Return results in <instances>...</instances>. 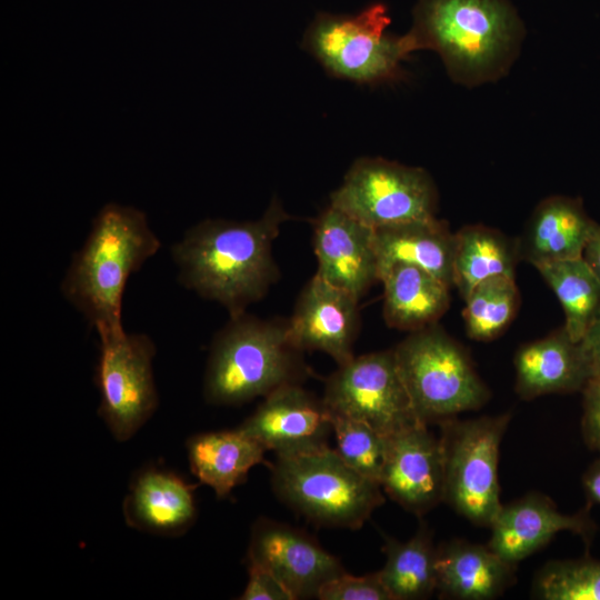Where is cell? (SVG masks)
I'll use <instances>...</instances> for the list:
<instances>
[{"label": "cell", "instance_id": "cell-18", "mask_svg": "<svg viewBox=\"0 0 600 600\" xmlns=\"http://www.w3.org/2000/svg\"><path fill=\"white\" fill-rule=\"evenodd\" d=\"M516 391L524 400L582 391L592 378L580 342L562 327L516 353Z\"/></svg>", "mask_w": 600, "mask_h": 600}, {"label": "cell", "instance_id": "cell-17", "mask_svg": "<svg viewBox=\"0 0 600 600\" xmlns=\"http://www.w3.org/2000/svg\"><path fill=\"white\" fill-rule=\"evenodd\" d=\"M490 528L488 546L512 564L534 553L561 531H570L586 541L594 533V523L586 510L563 513L549 498L537 493L502 506Z\"/></svg>", "mask_w": 600, "mask_h": 600}, {"label": "cell", "instance_id": "cell-27", "mask_svg": "<svg viewBox=\"0 0 600 600\" xmlns=\"http://www.w3.org/2000/svg\"><path fill=\"white\" fill-rule=\"evenodd\" d=\"M557 296L564 312V328L580 341L600 316V279L583 257L536 267Z\"/></svg>", "mask_w": 600, "mask_h": 600}, {"label": "cell", "instance_id": "cell-1", "mask_svg": "<svg viewBox=\"0 0 600 600\" xmlns=\"http://www.w3.org/2000/svg\"><path fill=\"white\" fill-rule=\"evenodd\" d=\"M290 219L273 198L257 220L206 219L171 247L180 283L234 317L261 300L280 278L273 241Z\"/></svg>", "mask_w": 600, "mask_h": 600}, {"label": "cell", "instance_id": "cell-12", "mask_svg": "<svg viewBox=\"0 0 600 600\" xmlns=\"http://www.w3.org/2000/svg\"><path fill=\"white\" fill-rule=\"evenodd\" d=\"M247 559L274 576L293 600L317 598L326 583L346 572L304 531L266 518L252 526Z\"/></svg>", "mask_w": 600, "mask_h": 600}, {"label": "cell", "instance_id": "cell-34", "mask_svg": "<svg viewBox=\"0 0 600 600\" xmlns=\"http://www.w3.org/2000/svg\"><path fill=\"white\" fill-rule=\"evenodd\" d=\"M592 378H600V316L579 341Z\"/></svg>", "mask_w": 600, "mask_h": 600}, {"label": "cell", "instance_id": "cell-36", "mask_svg": "<svg viewBox=\"0 0 600 600\" xmlns=\"http://www.w3.org/2000/svg\"><path fill=\"white\" fill-rule=\"evenodd\" d=\"M582 257L600 279V224L594 226Z\"/></svg>", "mask_w": 600, "mask_h": 600}, {"label": "cell", "instance_id": "cell-6", "mask_svg": "<svg viewBox=\"0 0 600 600\" xmlns=\"http://www.w3.org/2000/svg\"><path fill=\"white\" fill-rule=\"evenodd\" d=\"M390 23L382 2L352 14L319 12L303 34L302 48L334 78L361 86L396 81L412 52L404 34L388 33Z\"/></svg>", "mask_w": 600, "mask_h": 600}, {"label": "cell", "instance_id": "cell-25", "mask_svg": "<svg viewBox=\"0 0 600 600\" xmlns=\"http://www.w3.org/2000/svg\"><path fill=\"white\" fill-rule=\"evenodd\" d=\"M519 261L517 238L482 224L464 226L454 232L453 287L463 300L486 279L514 278Z\"/></svg>", "mask_w": 600, "mask_h": 600}, {"label": "cell", "instance_id": "cell-2", "mask_svg": "<svg viewBox=\"0 0 600 600\" xmlns=\"http://www.w3.org/2000/svg\"><path fill=\"white\" fill-rule=\"evenodd\" d=\"M523 34L510 0H417L404 37L411 52H437L453 81L472 87L506 74Z\"/></svg>", "mask_w": 600, "mask_h": 600}, {"label": "cell", "instance_id": "cell-8", "mask_svg": "<svg viewBox=\"0 0 600 600\" xmlns=\"http://www.w3.org/2000/svg\"><path fill=\"white\" fill-rule=\"evenodd\" d=\"M510 414L442 421L443 501L479 527H490L502 508L499 449Z\"/></svg>", "mask_w": 600, "mask_h": 600}, {"label": "cell", "instance_id": "cell-21", "mask_svg": "<svg viewBox=\"0 0 600 600\" xmlns=\"http://www.w3.org/2000/svg\"><path fill=\"white\" fill-rule=\"evenodd\" d=\"M437 590L459 600H490L514 582V564L490 547L452 540L437 548Z\"/></svg>", "mask_w": 600, "mask_h": 600}, {"label": "cell", "instance_id": "cell-15", "mask_svg": "<svg viewBox=\"0 0 600 600\" xmlns=\"http://www.w3.org/2000/svg\"><path fill=\"white\" fill-rule=\"evenodd\" d=\"M359 299L314 274L301 290L288 319L292 343L302 352L321 351L338 366L350 361L360 328Z\"/></svg>", "mask_w": 600, "mask_h": 600}, {"label": "cell", "instance_id": "cell-30", "mask_svg": "<svg viewBox=\"0 0 600 600\" xmlns=\"http://www.w3.org/2000/svg\"><path fill=\"white\" fill-rule=\"evenodd\" d=\"M331 419L338 454L353 470L379 482L387 437L361 421L332 414Z\"/></svg>", "mask_w": 600, "mask_h": 600}, {"label": "cell", "instance_id": "cell-35", "mask_svg": "<svg viewBox=\"0 0 600 600\" xmlns=\"http://www.w3.org/2000/svg\"><path fill=\"white\" fill-rule=\"evenodd\" d=\"M582 483L587 498L600 504V457L584 472Z\"/></svg>", "mask_w": 600, "mask_h": 600}, {"label": "cell", "instance_id": "cell-22", "mask_svg": "<svg viewBox=\"0 0 600 600\" xmlns=\"http://www.w3.org/2000/svg\"><path fill=\"white\" fill-rule=\"evenodd\" d=\"M380 276L394 263L420 267L453 287L454 232L436 217L373 229Z\"/></svg>", "mask_w": 600, "mask_h": 600}, {"label": "cell", "instance_id": "cell-9", "mask_svg": "<svg viewBox=\"0 0 600 600\" xmlns=\"http://www.w3.org/2000/svg\"><path fill=\"white\" fill-rule=\"evenodd\" d=\"M329 204L374 229L436 217L438 192L422 168L363 157L351 164Z\"/></svg>", "mask_w": 600, "mask_h": 600}, {"label": "cell", "instance_id": "cell-24", "mask_svg": "<svg viewBox=\"0 0 600 600\" xmlns=\"http://www.w3.org/2000/svg\"><path fill=\"white\" fill-rule=\"evenodd\" d=\"M187 451L192 473L223 498L263 461L267 449L237 427L192 436Z\"/></svg>", "mask_w": 600, "mask_h": 600}, {"label": "cell", "instance_id": "cell-4", "mask_svg": "<svg viewBox=\"0 0 600 600\" xmlns=\"http://www.w3.org/2000/svg\"><path fill=\"white\" fill-rule=\"evenodd\" d=\"M302 351L291 341L288 319H261L246 312L229 317L214 336L203 394L216 406H239L310 374Z\"/></svg>", "mask_w": 600, "mask_h": 600}, {"label": "cell", "instance_id": "cell-29", "mask_svg": "<svg viewBox=\"0 0 600 600\" xmlns=\"http://www.w3.org/2000/svg\"><path fill=\"white\" fill-rule=\"evenodd\" d=\"M532 596L541 600H600V560L584 557L548 562L536 576Z\"/></svg>", "mask_w": 600, "mask_h": 600}, {"label": "cell", "instance_id": "cell-26", "mask_svg": "<svg viewBox=\"0 0 600 600\" xmlns=\"http://www.w3.org/2000/svg\"><path fill=\"white\" fill-rule=\"evenodd\" d=\"M383 552L378 573L392 600L426 599L437 590V548L426 523L407 541L386 537Z\"/></svg>", "mask_w": 600, "mask_h": 600}, {"label": "cell", "instance_id": "cell-16", "mask_svg": "<svg viewBox=\"0 0 600 600\" xmlns=\"http://www.w3.org/2000/svg\"><path fill=\"white\" fill-rule=\"evenodd\" d=\"M316 274L359 300L379 280L373 228L328 206L313 220Z\"/></svg>", "mask_w": 600, "mask_h": 600}, {"label": "cell", "instance_id": "cell-10", "mask_svg": "<svg viewBox=\"0 0 600 600\" xmlns=\"http://www.w3.org/2000/svg\"><path fill=\"white\" fill-rule=\"evenodd\" d=\"M98 336V411L112 436L118 441H127L158 407L152 370L156 344L148 334L127 333L124 329L99 332Z\"/></svg>", "mask_w": 600, "mask_h": 600}, {"label": "cell", "instance_id": "cell-23", "mask_svg": "<svg viewBox=\"0 0 600 600\" xmlns=\"http://www.w3.org/2000/svg\"><path fill=\"white\" fill-rule=\"evenodd\" d=\"M383 319L390 328L408 332L437 323L450 303L447 283L427 270L394 263L381 276Z\"/></svg>", "mask_w": 600, "mask_h": 600}, {"label": "cell", "instance_id": "cell-31", "mask_svg": "<svg viewBox=\"0 0 600 600\" xmlns=\"http://www.w3.org/2000/svg\"><path fill=\"white\" fill-rule=\"evenodd\" d=\"M320 600H392L378 572L351 576L347 571L326 583Z\"/></svg>", "mask_w": 600, "mask_h": 600}, {"label": "cell", "instance_id": "cell-19", "mask_svg": "<svg viewBox=\"0 0 600 600\" xmlns=\"http://www.w3.org/2000/svg\"><path fill=\"white\" fill-rule=\"evenodd\" d=\"M128 526L160 536H177L196 519L193 487L172 471L156 467L140 470L123 501Z\"/></svg>", "mask_w": 600, "mask_h": 600}, {"label": "cell", "instance_id": "cell-32", "mask_svg": "<svg viewBox=\"0 0 600 600\" xmlns=\"http://www.w3.org/2000/svg\"><path fill=\"white\" fill-rule=\"evenodd\" d=\"M249 579L239 597L241 600H293L281 582L269 571L248 564Z\"/></svg>", "mask_w": 600, "mask_h": 600}, {"label": "cell", "instance_id": "cell-7", "mask_svg": "<svg viewBox=\"0 0 600 600\" xmlns=\"http://www.w3.org/2000/svg\"><path fill=\"white\" fill-rule=\"evenodd\" d=\"M392 350L420 422L441 423L489 400L468 353L437 323L409 332Z\"/></svg>", "mask_w": 600, "mask_h": 600}, {"label": "cell", "instance_id": "cell-3", "mask_svg": "<svg viewBox=\"0 0 600 600\" xmlns=\"http://www.w3.org/2000/svg\"><path fill=\"white\" fill-rule=\"evenodd\" d=\"M160 247L142 210L106 203L72 256L60 290L97 333L121 330L126 283Z\"/></svg>", "mask_w": 600, "mask_h": 600}, {"label": "cell", "instance_id": "cell-33", "mask_svg": "<svg viewBox=\"0 0 600 600\" xmlns=\"http://www.w3.org/2000/svg\"><path fill=\"white\" fill-rule=\"evenodd\" d=\"M582 393V436L587 446L600 453V378H591Z\"/></svg>", "mask_w": 600, "mask_h": 600}, {"label": "cell", "instance_id": "cell-11", "mask_svg": "<svg viewBox=\"0 0 600 600\" xmlns=\"http://www.w3.org/2000/svg\"><path fill=\"white\" fill-rule=\"evenodd\" d=\"M322 401L332 416L361 421L384 437L420 423L392 349L338 366L326 380Z\"/></svg>", "mask_w": 600, "mask_h": 600}, {"label": "cell", "instance_id": "cell-14", "mask_svg": "<svg viewBox=\"0 0 600 600\" xmlns=\"http://www.w3.org/2000/svg\"><path fill=\"white\" fill-rule=\"evenodd\" d=\"M379 483L393 501L416 516L437 507L443 501L444 487L440 438L421 422L387 437Z\"/></svg>", "mask_w": 600, "mask_h": 600}, {"label": "cell", "instance_id": "cell-13", "mask_svg": "<svg viewBox=\"0 0 600 600\" xmlns=\"http://www.w3.org/2000/svg\"><path fill=\"white\" fill-rule=\"evenodd\" d=\"M239 428L277 457H292L329 448L331 413L300 383L278 388Z\"/></svg>", "mask_w": 600, "mask_h": 600}, {"label": "cell", "instance_id": "cell-5", "mask_svg": "<svg viewBox=\"0 0 600 600\" xmlns=\"http://www.w3.org/2000/svg\"><path fill=\"white\" fill-rule=\"evenodd\" d=\"M271 482L283 503L326 527L359 529L384 502L380 483L353 470L330 447L277 457Z\"/></svg>", "mask_w": 600, "mask_h": 600}, {"label": "cell", "instance_id": "cell-20", "mask_svg": "<svg viewBox=\"0 0 600 600\" xmlns=\"http://www.w3.org/2000/svg\"><path fill=\"white\" fill-rule=\"evenodd\" d=\"M596 224L580 200L549 197L534 208L522 234L517 238L519 259L536 268L582 257Z\"/></svg>", "mask_w": 600, "mask_h": 600}, {"label": "cell", "instance_id": "cell-28", "mask_svg": "<svg viewBox=\"0 0 600 600\" xmlns=\"http://www.w3.org/2000/svg\"><path fill=\"white\" fill-rule=\"evenodd\" d=\"M520 297L516 279L496 276L477 284L464 299L462 317L469 338L490 341L512 321Z\"/></svg>", "mask_w": 600, "mask_h": 600}]
</instances>
